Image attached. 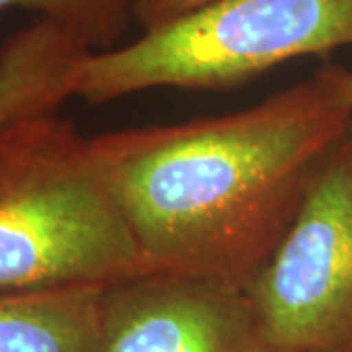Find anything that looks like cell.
<instances>
[{"mask_svg": "<svg viewBox=\"0 0 352 352\" xmlns=\"http://www.w3.org/2000/svg\"><path fill=\"white\" fill-rule=\"evenodd\" d=\"M351 124L314 75L239 112L92 135L90 149L151 272L245 292Z\"/></svg>", "mask_w": 352, "mask_h": 352, "instance_id": "1", "label": "cell"}, {"mask_svg": "<svg viewBox=\"0 0 352 352\" xmlns=\"http://www.w3.org/2000/svg\"><path fill=\"white\" fill-rule=\"evenodd\" d=\"M151 274L85 138L59 112L0 127V294Z\"/></svg>", "mask_w": 352, "mask_h": 352, "instance_id": "2", "label": "cell"}, {"mask_svg": "<svg viewBox=\"0 0 352 352\" xmlns=\"http://www.w3.org/2000/svg\"><path fill=\"white\" fill-rule=\"evenodd\" d=\"M352 45V0H217L82 61L75 98L151 88H229L292 59Z\"/></svg>", "mask_w": 352, "mask_h": 352, "instance_id": "3", "label": "cell"}, {"mask_svg": "<svg viewBox=\"0 0 352 352\" xmlns=\"http://www.w3.org/2000/svg\"><path fill=\"white\" fill-rule=\"evenodd\" d=\"M245 294L272 352H352V124Z\"/></svg>", "mask_w": 352, "mask_h": 352, "instance_id": "4", "label": "cell"}, {"mask_svg": "<svg viewBox=\"0 0 352 352\" xmlns=\"http://www.w3.org/2000/svg\"><path fill=\"white\" fill-rule=\"evenodd\" d=\"M254 340L243 289L151 272L104 292L100 352H237Z\"/></svg>", "mask_w": 352, "mask_h": 352, "instance_id": "5", "label": "cell"}, {"mask_svg": "<svg viewBox=\"0 0 352 352\" xmlns=\"http://www.w3.org/2000/svg\"><path fill=\"white\" fill-rule=\"evenodd\" d=\"M90 51L73 28L38 16L0 47V127L28 116L59 112L75 98Z\"/></svg>", "mask_w": 352, "mask_h": 352, "instance_id": "6", "label": "cell"}, {"mask_svg": "<svg viewBox=\"0 0 352 352\" xmlns=\"http://www.w3.org/2000/svg\"><path fill=\"white\" fill-rule=\"evenodd\" d=\"M106 288L0 294V352H100Z\"/></svg>", "mask_w": 352, "mask_h": 352, "instance_id": "7", "label": "cell"}, {"mask_svg": "<svg viewBox=\"0 0 352 352\" xmlns=\"http://www.w3.org/2000/svg\"><path fill=\"white\" fill-rule=\"evenodd\" d=\"M24 8L73 28L92 50H110L133 20L131 0H0V12Z\"/></svg>", "mask_w": 352, "mask_h": 352, "instance_id": "8", "label": "cell"}, {"mask_svg": "<svg viewBox=\"0 0 352 352\" xmlns=\"http://www.w3.org/2000/svg\"><path fill=\"white\" fill-rule=\"evenodd\" d=\"M217 0H131L133 20L143 32L180 20L214 4Z\"/></svg>", "mask_w": 352, "mask_h": 352, "instance_id": "9", "label": "cell"}, {"mask_svg": "<svg viewBox=\"0 0 352 352\" xmlns=\"http://www.w3.org/2000/svg\"><path fill=\"white\" fill-rule=\"evenodd\" d=\"M315 75H319L323 80H327L331 87L335 88L340 94V98L349 104V108L352 110V71L342 67V65L331 63V61H325L321 65Z\"/></svg>", "mask_w": 352, "mask_h": 352, "instance_id": "10", "label": "cell"}, {"mask_svg": "<svg viewBox=\"0 0 352 352\" xmlns=\"http://www.w3.org/2000/svg\"><path fill=\"white\" fill-rule=\"evenodd\" d=\"M237 352H272V351H270V349H266L261 340H254L252 344H249V346H245V349H241V351Z\"/></svg>", "mask_w": 352, "mask_h": 352, "instance_id": "11", "label": "cell"}]
</instances>
